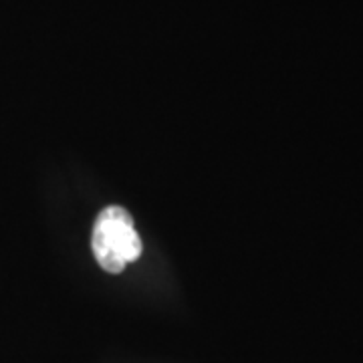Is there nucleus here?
I'll return each instance as SVG.
<instances>
[{
  "label": "nucleus",
  "instance_id": "1",
  "mask_svg": "<svg viewBox=\"0 0 363 363\" xmlns=\"http://www.w3.org/2000/svg\"><path fill=\"white\" fill-rule=\"evenodd\" d=\"M95 260L104 271L117 274L142 255V240L130 212L121 206H107L97 216L91 236Z\"/></svg>",
  "mask_w": 363,
  "mask_h": 363
}]
</instances>
